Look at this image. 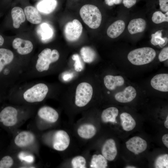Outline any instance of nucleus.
I'll return each mask as SVG.
<instances>
[{
	"mask_svg": "<svg viewBox=\"0 0 168 168\" xmlns=\"http://www.w3.org/2000/svg\"><path fill=\"white\" fill-rule=\"evenodd\" d=\"M80 15L83 22L90 28H98L102 21V15L96 6L90 4L83 5L80 10Z\"/></svg>",
	"mask_w": 168,
	"mask_h": 168,
	"instance_id": "obj_1",
	"label": "nucleus"
},
{
	"mask_svg": "<svg viewBox=\"0 0 168 168\" xmlns=\"http://www.w3.org/2000/svg\"><path fill=\"white\" fill-rule=\"evenodd\" d=\"M152 21L156 24H159L164 22L168 21V12L163 14L161 12L157 11L155 12L152 17Z\"/></svg>",
	"mask_w": 168,
	"mask_h": 168,
	"instance_id": "obj_30",
	"label": "nucleus"
},
{
	"mask_svg": "<svg viewBox=\"0 0 168 168\" xmlns=\"http://www.w3.org/2000/svg\"><path fill=\"white\" fill-rule=\"evenodd\" d=\"M70 142V137L65 131L59 130L55 133L53 145L55 150L60 151L65 150L68 147Z\"/></svg>",
	"mask_w": 168,
	"mask_h": 168,
	"instance_id": "obj_8",
	"label": "nucleus"
},
{
	"mask_svg": "<svg viewBox=\"0 0 168 168\" xmlns=\"http://www.w3.org/2000/svg\"><path fill=\"white\" fill-rule=\"evenodd\" d=\"M40 32L42 39H49L51 38L53 35V31L48 24L45 23H42L40 25Z\"/></svg>",
	"mask_w": 168,
	"mask_h": 168,
	"instance_id": "obj_29",
	"label": "nucleus"
},
{
	"mask_svg": "<svg viewBox=\"0 0 168 168\" xmlns=\"http://www.w3.org/2000/svg\"><path fill=\"white\" fill-rule=\"evenodd\" d=\"M13 164L12 157L7 155H4L0 158V168H9Z\"/></svg>",
	"mask_w": 168,
	"mask_h": 168,
	"instance_id": "obj_32",
	"label": "nucleus"
},
{
	"mask_svg": "<svg viewBox=\"0 0 168 168\" xmlns=\"http://www.w3.org/2000/svg\"><path fill=\"white\" fill-rule=\"evenodd\" d=\"M137 95L136 91L133 86L126 87L123 91L117 93L115 95V98L119 102L126 103L133 100Z\"/></svg>",
	"mask_w": 168,
	"mask_h": 168,
	"instance_id": "obj_14",
	"label": "nucleus"
},
{
	"mask_svg": "<svg viewBox=\"0 0 168 168\" xmlns=\"http://www.w3.org/2000/svg\"><path fill=\"white\" fill-rule=\"evenodd\" d=\"M126 144L127 149L135 154L145 151L147 147L146 141L138 136L131 138L126 142Z\"/></svg>",
	"mask_w": 168,
	"mask_h": 168,
	"instance_id": "obj_9",
	"label": "nucleus"
},
{
	"mask_svg": "<svg viewBox=\"0 0 168 168\" xmlns=\"http://www.w3.org/2000/svg\"><path fill=\"white\" fill-rule=\"evenodd\" d=\"M126 168H136V167H135V166H127Z\"/></svg>",
	"mask_w": 168,
	"mask_h": 168,
	"instance_id": "obj_42",
	"label": "nucleus"
},
{
	"mask_svg": "<svg viewBox=\"0 0 168 168\" xmlns=\"http://www.w3.org/2000/svg\"><path fill=\"white\" fill-rule=\"evenodd\" d=\"M71 164L74 168H86V160L84 157L78 156L74 157L71 161Z\"/></svg>",
	"mask_w": 168,
	"mask_h": 168,
	"instance_id": "obj_31",
	"label": "nucleus"
},
{
	"mask_svg": "<svg viewBox=\"0 0 168 168\" xmlns=\"http://www.w3.org/2000/svg\"><path fill=\"white\" fill-rule=\"evenodd\" d=\"M104 80L105 87L110 90H114L117 86H123L124 83V78L120 76L107 75L104 77Z\"/></svg>",
	"mask_w": 168,
	"mask_h": 168,
	"instance_id": "obj_18",
	"label": "nucleus"
},
{
	"mask_svg": "<svg viewBox=\"0 0 168 168\" xmlns=\"http://www.w3.org/2000/svg\"><path fill=\"white\" fill-rule=\"evenodd\" d=\"M156 55L155 51L149 47H144L134 49L128 53V59L132 64L141 65L152 62Z\"/></svg>",
	"mask_w": 168,
	"mask_h": 168,
	"instance_id": "obj_2",
	"label": "nucleus"
},
{
	"mask_svg": "<svg viewBox=\"0 0 168 168\" xmlns=\"http://www.w3.org/2000/svg\"><path fill=\"white\" fill-rule=\"evenodd\" d=\"M91 86L86 82H82L77 86L76 92L75 104L79 107L86 105L91 100L93 94Z\"/></svg>",
	"mask_w": 168,
	"mask_h": 168,
	"instance_id": "obj_5",
	"label": "nucleus"
},
{
	"mask_svg": "<svg viewBox=\"0 0 168 168\" xmlns=\"http://www.w3.org/2000/svg\"><path fill=\"white\" fill-rule=\"evenodd\" d=\"M35 138V136L32 133L28 131H23L20 132L16 136L14 142L19 147H24L32 144Z\"/></svg>",
	"mask_w": 168,
	"mask_h": 168,
	"instance_id": "obj_15",
	"label": "nucleus"
},
{
	"mask_svg": "<svg viewBox=\"0 0 168 168\" xmlns=\"http://www.w3.org/2000/svg\"><path fill=\"white\" fill-rule=\"evenodd\" d=\"M24 13L27 20L30 23L38 24L41 23L42 18L38 10L32 6H28L24 9Z\"/></svg>",
	"mask_w": 168,
	"mask_h": 168,
	"instance_id": "obj_19",
	"label": "nucleus"
},
{
	"mask_svg": "<svg viewBox=\"0 0 168 168\" xmlns=\"http://www.w3.org/2000/svg\"><path fill=\"white\" fill-rule=\"evenodd\" d=\"M82 29V24L77 19L68 22L65 25L64 30L66 39L71 42L77 40L81 35Z\"/></svg>",
	"mask_w": 168,
	"mask_h": 168,
	"instance_id": "obj_7",
	"label": "nucleus"
},
{
	"mask_svg": "<svg viewBox=\"0 0 168 168\" xmlns=\"http://www.w3.org/2000/svg\"><path fill=\"white\" fill-rule=\"evenodd\" d=\"M160 8L163 12L168 11V0H159Z\"/></svg>",
	"mask_w": 168,
	"mask_h": 168,
	"instance_id": "obj_35",
	"label": "nucleus"
},
{
	"mask_svg": "<svg viewBox=\"0 0 168 168\" xmlns=\"http://www.w3.org/2000/svg\"><path fill=\"white\" fill-rule=\"evenodd\" d=\"M72 76L71 74H68L65 75L63 77V79L65 81H67L70 79H71Z\"/></svg>",
	"mask_w": 168,
	"mask_h": 168,
	"instance_id": "obj_40",
	"label": "nucleus"
},
{
	"mask_svg": "<svg viewBox=\"0 0 168 168\" xmlns=\"http://www.w3.org/2000/svg\"><path fill=\"white\" fill-rule=\"evenodd\" d=\"M38 114L41 119L52 123L56 122L59 117L58 112L53 108L48 106H43L40 108Z\"/></svg>",
	"mask_w": 168,
	"mask_h": 168,
	"instance_id": "obj_13",
	"label": "nucleus"
},
{
	"mask_svg": "<svg viewBox=\"0 0 168 168\" xmlns=\"http://www.w3.org/2000/svg\"><path fill=\"white\" fill-rule=\"evenodd\" d=\"M36 64V68L39 72L47 71L50 63L56 62L59 57V54L55 49L51 50L49 48H46L39 54Z\"/></svg>",
	"mask_w": 168,
	"mask_h": 168,
	"instance_id": "obj_3",
	"label": "nucleus"
},
{
	"mask_svg": "<svg viewBox=\"0 0 168 168\" xmlns=\"http://www.w3.org/2000/svg\"><path fill=\"white\" fill-rule=\"evenodd\" d=\"M72 58L75 61L74 66L75 70L77 72L82 71L83 67L78 55L77 54H73L72 56Z\"/></svg>",
	"mask_w": 168,
	"mask_h": 168,
	"instance_id": "obj_33",
	"label": "nucleus"
},
{
	"mask_svg": "<svg viewBox=\"0 0 168 168\" xmlns=\"http://www.w3.org/2000/svg\"><path fill=\"white\" fill-rule=\"evenodd\" d=\"M164 126L167 128H168V116H167L165 122H164Z\"/></svg>",
	"mask_w": 168,
	"mask_h": 168,
	"instance_id": "obj_41",
	"label": "nucleus"
},
{
	"mask_svg": "<svg viewBox=\"0 0 168 168\" xmlns=\"http://www.w3.org/2000/svg\"><path fill=\"white\" fill-rule=\"evenodd\" d=\"M5 39L3 36L0 34V48L2 47L4 44Z\"/></svg>",
	"mask_w": 168,
	"mask_h": 168,
	"instance_id": "obj_39",
	"label": "nucleus"
},
{
	"mask_svg": "<svg viewBox=\"0 0 168 168\" xmlns=\"http://www.w3.org/2000/svg\"><path fill=\"white\" fill-rule=\"evenodd\" d=\"M80 53L82 59L86 63L92 62L96 57V54L94 50L88 46H84L82 48Z\"/></svg>",
	"mask_w": 168,
	"mask_h": 168,
	"instance_id": "obj_25",
	"label": "nucleus"
},
{
	"mask_svg": "<svg viewBox=\"0 0 168 168\" xmlns=\"http://www.w3.org/2000/svg\"><path fill=\"white\" fill-rule=\"evenodd\" d=\"M154 166L156 168H168V155L164 154L158 156L155 161Z\"/></svg>",
	"mask_w": 168,
	"mask_h": 168,
	"instance_id": "obj_28",
	"label": "nucleus"
},
{
	"mask_svg": "<svg viewBox=\"0 0 168 168\" xmlns=\"http://www.w3.org/2000/svg\"><path fill=\"white\" fill-rule=\"evenodd\" d=\"M57 5L56 0H43L38 4L37 8L40 12L49 14L53 12Z\"/></svg>",
	"mask_w": 168,
	"mask_h": 168,
	"instance_id": "obj_24",
	"label": "nucleus"
},
{
	"mask_svg": "<svg viewBox=\"0 0 168 168\" xmlns=\"http://www.w3.org/2000/svg\"><path fill=\"white\" fill-rule=\"evenodd\" d=\"M12 46L14 49L17 50L18 53L21 55L29 54L33 48V44L30 41L19 38H16L13 40Z\"/></svg>",
	"mask_w": 168,
	"mask_h": 168,
	"instance_id": "obj_11",
	"label": "nucleus"
},
{
	"mask_svg": "<svg viewBox=\"0 0 168 168\" xmlns=\"http://www.w3.org/2000/svg\"><path fill=\"white\" fill-rule=\"evenodd\" d=\"M96 132V129L95 127L90 124H85L81 125L77 130L79 136L85 139L92 138L95 135Z\"/></svg>",
	"mask_w": 168,
	"mask_h": 168,
	"instance_id": "obj_20",
	"label": "nucleus"
},
{
	"mask_svg": "<svg viewBox=\"0 0 168 168\" xmlns=\"http://www.w3.org/2000/svg\"><path fill=\"white\" fill-rule=\"evenodd\" d=\"M162 141L165 146L168 147V134H166L163 135L162 138Z\"/></svg>",
	"mask_w": 168,
	"mask_h": 168,
	"instance_id": "obj_38",
	"label": "nucleus"
},
{
	"mask_svg": "<svg viewBox=\"0 0 168 168\" xmlns=\"http://www.w3.org/2000/svg\"><path fill=\"white\" fill-rule=\"evenodd\" d=\"M161 31L159 30L156 32L154 34H152L151 42L153 45L156 46L158 45L160 47L162 48L167 43L168 39L166 37H162Z\"/></svg>",
	"mask_w": 168,
	"mask_h": 168,
	"instance_id": "obj_27",
	"label": "nucleus"
},
{
	"mask_svg": "<svg viewBox=\"0 0 168 168\" xmlns=\"http://www.w3.org/2000/svg\"><path fill=\"white\" fill-rule=\"evenodd\" d=\"M18 112L15 108L7 106L0 111V124L5 127L15 125L17 121Z\"/></svg>",
	"mask_w": 168,
	"mask_h": 168,
	"instance_id": "obj_6",
	"label": "nucleus"
},
{
	"mask_svg": "<svg viewBox=\"0 0 168 168\" xmlns=\"http://www.w3.org/2000/svg\"><path fill=\"white\" fill-rule=\"evenodd\" d=\"M122 0H105V4L107 5L111 6L114 4H120Z\"/></svg>",
	"mask_w": 168,
	"mask_h": 168,
	"instance_id": "obj_37",
	"label": "nucleus"
},
{
	"mask_svg": "<svg viewBox=\"0 0 168 168\" xmlns=\"http://www.w3.org/2000/svg\"><path fill=\"white\" fill-rule=\"evenodd\" d=\"M122 1L124 6L128 8L131 7L137 2V0H122Z\"/></svg>",
	"mask_w": 168,
	"mask_h": 168,
	"instance_id": "obj_36",
	"label": "nucleus"
},
{
	"mask_svg": "<svg viewBox=\"0 0 168 168\" xmlns=\"http://www.w3.org/2000/svg\"><path fill=\"white\" fill-rule=\"evenodd\" d=\"M124 22L122 20H117L112 24L108 28L107 34L110 37L114 39L119 36L125 28Z\"/></svg>",
	"mask_w": 168,
	"mask_h": 168,
	"instance_id": "obj_16",
	"label": "nucleus"
},
{
	"mask_svg": "<svg viewBox=\"0 0 168 168\" xmlns=\"http://www.w3.org/2000/svg\"><path fill=\"white\" fill-rule=\"evenodd\" d=\"M120 119L121 125L124 130L129 131L135 127L136 121L128 113L125 112L122 113L120 115Z\"/></svg>",
	"mask_w": 168,
	"mask_h": 168,
	"instance_id": "obj_22",
	"label": "nucleus"
},
{
	"mask_svg": "<svg viewBox=\"0 0 168 168\" xmlns=\"http://www.w3.org/2000/svg\"><path fill=\"white\" fill-rule=\"evenodd\" d=\"M11 14L13 26L16 29L18 28L26 20L25 15L23 9L18 7H15L12 9Z\"/></svg>",
	"mask_w": 168,
	"mask_h": 168,
	"instance_id": "obj_21",
	"label": "nucleus"
},
{
	"mask_svg": "<svg viewBox=\"0 0 168 168\" xmlns=\"http://www.w3.org/2000/svg\"><path fill=\"white\" fill-rule=\"evenodd\" d=\"M107 93H108V94H110V92L108 91V92H107Z\"/></svg>",
	"mask_w": 168,
	"mask_h": 168,
	"instance_id": "obj_43",
	"label": "nucleus"
},
{
	"mask_svg": "<svg viewBox=\"0 0 168 168\" xmlns=\"http://www.w3.org/2000/svg\"><path fill=\"white\" fill-rule=\"evenodd\" d=\"M102 155L109 161H112L115 158L117 154V149L115 142L113 139L107 140L102 148Z\"/></svg>",
	"mask_w": 168,
	"mask_h": 168,
	"instance_id": "obj_12",
	"label": "nucleus"
},
{
	"mask_svg": "<svg viewBox=\"0 0 168 168\" xmlns=\"http://www.w3.org/2000/svg\"><path fill=\"white\" fill-rule=\"evenodd\" d=\"M168 58V47L163 48L160 52L158 59L160 62L165 61Z\"/></svg>",
	"mask_w": 168,
	"mask_h": 168,
	"instance_id": "obj_34",
	"label": "nucleus"
},
{
	"mask_svg": "<svg viewBox=\"0 0 168 168\" xmlns=\"http://www.w3.org/2000/svg\"><path fill=\"white\" fill-rule=\"evenodd\" d=\"M118 110L112 107L104 110L101 115L102 120L104 123H116V118L118 115Z\"/></svg>",
	"mask_w": 168,
	"mask_h": 168,
	"instance_id": "obj_23",
	"label": "nucleus"
},
{
	"mask_svg": "<svg viewBox=\"0 0 168 168\" xmlns=\"http://www.w3.org/2000/svg\"><path fill=\"white\" fill-rule=\"evenodd\" d=\"M151 84L156 90L162 92H167L168 74L162 73L155 75L151 80Z\"/></svg>",
	"mask_w": 168,
	"mask_h": 168,
	"instance_id": "obj_10",
	"label": "nucleus"
},
{
	"mask_svg": "<svg viewBox=\"0 0 168 168\" xmlns=\"http://www.w3.org/2000/svg\"><path fill=\"white\" fill-rule=\"evenodd\" d=\"M107 166V160L102 155L95 154L92 156L90 164L91 167L105 168Z\"/></svg>",
	"mask_w": 168,
	"mask_h": 168,
	"instance_id": "obj_26",
	"label": "nucleus"
},
{
	"mask_svg": "<svg viewBox=\"0 0 168 168\" xmlns=\"http://www.w3.org/2000/svg\"><path fill=\"white\" fill-rule=\"evenodd\" d=\"M48 90L45 84L38 83L26 90L23 94V98L29 103L41 102L46 97Z\"/></svg>",
	"mask_w": 168,
	"mask_h": 168,
	"instance_id": "obj_4",
	"label": "nucleus"
},
{
	"mask_svg": "<svg viewBox=\"0 0 168 168\" xmlns=\"http://www.w3.org/2000/svg\"><path fill=\"white\" fill-rule=\"evenodd\" d=\"M147 26L145 20L142 18L133 19L129 22L128 26L129 32L133 35L143 32Z\"/></svg>",
	"mask_w": 168,
	"mask_h": 168,
	"instance_id": "obj_17",
	"label": "nucleus"
}]
</instances>
